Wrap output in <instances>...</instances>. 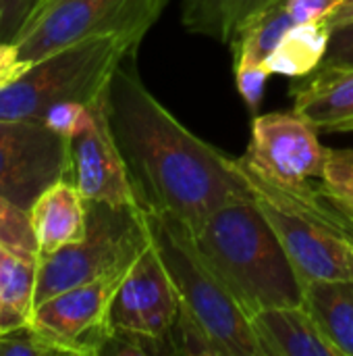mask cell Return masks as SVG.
<instances>
[{
    "mask_svg": "<svg viewBox=\"0 0 353 356\" xmlns=\"http://www.w3.org/2000/svg\"><path fill=\"white\" fill-rule=\"evenodd\" d=\"M277 0H183L181 23L187 31L233 44L239 31Z\"/></svg>",
    "mask_w": 353,
    "mask_h": 356,
    "instance_id": "obj_17",
    "label": "cell"
},
{
    "mask_svg": "<svg viewBox=\"0 0 353 356\" xmlns=\"http://www.w3.org/2000/svg\"><path fill=\"white\" fill-rule=\"evenodd\" d=\"M316 131L295 111L258 115L246 154L277 181L308 184L322 177L329 159V148L320 144Z\"/></svg>",
    "mask_w": 353,
    "mask_h": 356,
    "instance_id": "obj_12",
    "label": "cell"
},
{
    "mask_svg": "<svg viewBox=\"0 0 353 356\" xmlns=\"http://www.w3.org/2000/svg\"><path fill=\"white\" fill-rule=\"evenodd\" d=\"M329 42L331 29L325 19L293 25L264 65L270 75L308 77L322 65Z\"/></svg>",
    "mask_w": 353,
    "mask_h": 356,
    "instance_id": "obj_18",
    "label": "cell"
},
{
    "mask_svg": "<svg viewBox=\"0 0 353 356\" xmlns=\"http://www.w3.org/2000/svg\"><path fill=\"white\" fill-rule=\"evenodd\" d=\"M293 111L320 131H335L353 119V67L318 69L314 77L293 88Z\"/></svg>",
    "mask_w": 353,
    "mask_h": 356,
    "instance_id": "obj_15",
    "label": "cell"
},
{
    "mask_svg": "<svg viewBox=\"0 0 353 356\" xmlns=\"http://www.w3.org/2000/svg\"><path fill=\"white\" fill-rule=\"evenodd\" d=\"M295 25L285 0L273 2L268 8L258 13L235 38L233 67H264L266 58L275 52L285 33Z\"/></svg>",
    "mask_w": 353,
    "mask_h": 356,
    "instance_id": "obj_20",
    "label": "cell"
},
{
    "mask_svg": "<svg viewBox=\"0 0 353 356\" xmlns=\"http://www.w3.org/2000/svg\"><path fill=\"white\" fill-rule=\"evenodd\" d=\"M327 21V25H329V29L333 31L335 27H339V25H345V23H352L353 21V0H341L339 4H337V8L325 19Z\"/></svg>",
    "mask_w": 353,
    "mask_h": 356,
    "instance_id": "obj_30",
    "label": "cell"
},
{
    "mask_svg": "<svg viewBox=\"0 0 353 356\" xmlns=\"http://www.w3.org/2000/svg\"><path fill=\"white\" fill-rule=\"evenodd\" d=\"M64 355L62 348L31 323L0 334V356Z\"/></svg>",
    "mask_w": 353,
    "mask_h": 356,
    "instance_id": "obj_22",
    "label": "cell"
},
{
    "mask_svg": "<svg viewBox=\"0 0 353 356\" xmlns=\"http://www.w3.org/2000/svg\"><path fill=\"white\" fill-rule=\"evenodd\" d=\"M320 181L337 200L353 209V148L352 150L329 148V159Z\"/></svg>",
    "mask_w": 353,
    "mask_h": 356,
    "instance_id": "obj_23",
    "label": "cell"
},
{
    "mask_svg": "<svg viewBox=\"0 0 353 356\" xmlns=\"http://www.w3.org/2000/svg\"><path fill=\"white\" fill-rule=\"evenodd\" d=\"M148 242L150 232L141 209H114L104 202H87L85 238L40 257L33 307L64 290L125 273Z\"/></svg>",
    "mask_w": 353,
    "mask_h": 356,
    "instance_id": "obj_6",
    "label": "cell"
},
{
    "mask_svg": "<svg viewBox=\"0 0 353 356\" xmlns=\"http://www.w3.org/2000/svg\"><path fill=\"white\" fill-rule=\"evenodd\" d=\"M250 321L264 356H341L304 305L260 309Z\"/></svg>",
    "mask_w": 353,
    "mask_h": 356,
    "instance_id": "obj_13",
    "label": "cell"
},
{
    "mask_svg": "<svg viewBox=\"0 0 353 356\" xmlns=\"http://www.w3.org/2000/svg\"><path fill=\"white\" fill-rule=\"evenodd\" d=\"M235 71V81L241 98L246 100L250 111H256L262 102L266 81L270 77L266 65L264 67H233Z\"/></svg>",
    "mask_w": 353,
    "mask_h": 356,
    "instance_id": "obj_27",
    "label": "cell"
},
{
    "mask_svg": "<svg viewBox=\"0 0 353 356\" xmlns=\"http://www.w3.org/2000/svg\"><path fill=\"white\" fill-rule=\"evenodd\" d=\"M335 131H353V119H350V121H345L343 125H339Z\"/></svg>",
    "mask_w": 353,
    "mask_h": 356,
    "instance_id": "obj_32",
    "label": "cell"
},
{
    "mask_svg": "<svg viewBox=\"0 0 353 356\" xmlns=\"http://www.w3.org/2000/svg\"><path fill=\"white\" fill-rule=\"evenodd\" d=\"M125 273L94 280L40 302L33 307L29 323L54 340L64 355H102L112 336V298Z\"/></svg>",
    "mask_w": 353,
    "mask_h": 356,
    "instance_id": "obj_9",
    "label": "cell"
},
{
    "mask_svg": "<svg viewBox=\"0 0 353 356\" xmlns=\"http://www.w3.org/2000/svg\"><path fill=\"white\" fill-rule=\"evenodd\" d=\"M141 40L133 33L89 38L33 63L17 81L0 90V121L44 123V115L54 104H92L123 58L137 52Z\"/></svg>",
    "mask_w": 353,
    "mask_h": 356,
    "instance_id": "obj_5",
    "label": "cell"
},
{
    "mask_svg": "<svg viewBox=\"0 0 353 356\" xmlns=\"http://www.w3.org/2000/svg\"><path fill=\"white\" fill-rule=\"evenodd\" d=\"M352 211H353V209H352Z\"/></svg>",
    "mask_w": 353,
    "mask_h": 356,
    "instance_id": "obj_33",
    "label": "cell"
},
{
    "mask_svg": "<svg viewBox=\"0 0 353 356\" xmlns=\"http://www.w3.org/2000/svg\"><path fill=\"white\" fill-rule=\"evenodd\" d=\"M60 179H69V140L44 123H29L0 140V196L29 211Z\"/></svg>",
    "mask_w": 353,
    "mask_h": 356,
    "instance_id": "obj_11",
    "label": "cell"
},
{
    "mask_svg": "<svg viewBox=\"0 0 353 356\" xmlns=\"http://www.w3.org/2000/svg\"><path fill=\"white\" fill-rule=\"evenodd\" d=\"M353 67V21L331 31L327 56L318 69H352Z\"/></svg>",
    "mask_w": 353,
    "mask_h": 356,
    "instance_id": "obj_26",
    "label": "cell"
},
{
    "mask_svg": "<svg viewBox=\"0 0 353 356\" xmlns=\"http://www.w3.org/2000/svg\"><path fill=\"white\" fill-rule=\"evenodd\" d=\"M302 305L341 356H353V280H310Z\"/></svg>",
    "mask_w": 353,
    "mask_h": 356,
    "instance_id": "obj_16",
    "label": "cell"
},
{
    "mask_svg": "<svg viewBox=\"0 0 353 356\" xmlns=\"http://www.w3.org/2000/svg\"><path fill=\"white\" fill-rule=\"evenodd\" d=\"M27 69H29V65H25L19 58L15 44H2L0 42V90L12 81H17Z\"/></svg>",
    "mask_w": 353,
    "mask_h": 356,
    "instance_id": "obj_29",
    "label": "cell"
},
{
    "mask_svg": "<svg viewBox=\"0 0 353 356\" xmlns=\"http://www.w3.org/2000/svg\"><path fill=\"white\" fill-rule=\"evenodd\" d=\"M341 0H285L287 10L295 25L327 19Z\"/></svg>",
    "mask_w": 353,
    "mask_h": 356,
    "instance_id": "obj_28",
    "label": "cell"
},
{
    "mask_svg": "<svg viewBox=\"0 0 353 356\" xmlns=\"http://www.w3.org/2000/svg\"><path fill=\"white\" fill-rule=\"evenodd\" d=\"M179 311L177 290L150 238L148 246L127 269L112 298V330L137 336L150 346L152 355L164 353L166 348L162 344H171Z\"/></svg>",
    "mask_w": 353,
    "mask_h": 356,
    "instance_id": "obj_8",
    "label": "cell"
},
{
    "mask_svg": "<svg viewBox=\"0 0 353 356\" xmlns=\"http://www.w3.org/2000/svg\"><path fill=\"white\" fill-rule=\"evenodd\" d=\"M40 257L81 242L87 234V202L69 179L48 188L29 209Z\"/></svg>",
    "mask_w": 353,
    "mask_h": 356,
    "instance_id": "obj_14",
    "label": "cell"
},
{
    "mask_svg": "<svg viewBox=\"0 0 353 356\" xmlns=\"http://www.w3.org/2000/svg\"><path fill=\"white\" fill-rule=\"evenodd\" d=\"M154 248L158 250L181 311H185L225 356H264L248 311L202 257L191 229L177 217L141 209Z\"/></svg>",
    "mask_w": 353,
    "mask_h": 356,
    "instance_id": "obj_4",
    "label": "cell"
},
{
    "mask_svg": "<svg viewBox=\"0 0 353 356\" xmlns=\"http://www.w3.org/2000/svg\"><path fill=\"white\" fill-rule=\"evenodd\" d=\"M69 181L77 186L87 202L141 209L108 123L104 92L87 106L79 131L69 138Z\"/></svg>",
    "mask_w": 353,
    "mask_h": 356,
    "instance_id": "obj_10",
    "label": "cell"
},
{
    "mask_svg": "<svg viewBox=\"0 0 353 356\" xmlns=\"http://www.w3.org/2000/svg\"><path fill=\"white\" fill-rule=\"evenodd\" d=\"M231 167L264 213L302 282L353 280V211L325 186L283 184L264 173L248 154Z\"/></svg>",
    "mask_w": 353,
    "mask_h": 356,
    "instance_id": "obj_2",
    "label": "cell"
},
{
    "mask_svg": "<svg viewBox=\"0 0 353 356\" xmlns=\"http://www.w3.org/2000/svg\"><path fill=\"white\" fill-rule=\"evenodd\" d=\"M37 282V263L0 246V330L2 334L29 323L33 313V294Z\"/></svg>",
    "mask_w": 353,
    "mask_h": 356,
    "instance_id": "obj_19",
    "label": "cell"
},
{
    "mask_svg": "<svg viewBox=\"0 0 353 356\" xmlns=\"http://www.w3.org/2000/svg\"><path fill=\"white\" fill-rule=\"evenodd\" d=\"M42 0H0V42L15 44Z\"/></svg>",
    "mask_w": 353,
    "mask_h": 356,
    "instance_id": "obj_24",
    "label": "cell"
},
{
    "mask_svg": "<svg viewBox=\"0 0 353 356\" xmlns=\"http://www.w3.org/2000/svg\"><path fill=\"white\" fill-rule=\"evenodd\" d=\"M29 123H25V121H0V140H4L8 136H15L17 131H21Z\"/></svg>",
    "mask_w": 353,
    "mask_h": 356,
    "instance_id": "obj_31",
    "label": "cell"
},
{
    "mask_svg": "<svg viewBox=\"0 0 353 356\" xmlns=\"http://www.w3.org/2000/svg\"><path fill=\"white\" fill-rule=\"evenodd\" d=\"M166 0H42L19 33L15 48L33 65L81 40L133 33L146 35Z\"/></svg>",
    "mask_w": 353,
    "mask_h": 356,
    "instance_id": "obj_7",
    "label": "cell"
},
{
    "mask_svg": "<svg viewBox=\"0 0 353 356\" xmlns=\"http://www.w3.org/2000/svg\"><path fill=\"white\" fill-rule=\"evenodd\" d=\"M193 240L248 315L302 305L304 282L248 190L212 211Z\"/></svg>",
    "mask_w": 353,
    "mask_h": 356,
    "instance_id": "obj_3",
    "label": "cell"
},
{
    "mask_svg": "<svg viewBox=\"0 0 353 356\" xmlns=\"http://www.w3.org/2000/svg\"><path fill=\"white\" fill-rule=\"evenodd\" d=\"M0 246L25 261H40V244L33 232L29 211L0 196Z\"/></svg>",
    "mask_w": 353,
    "mask_h": 356,
    "instance_id": "obj_21",
    "label": "cell"
},
{
    "mask_svg": "<svg viewBox=\"0 0 353 356\" xmlns=\"http://www.w3.org/2000/svg\"><path fill=\"white\" fill-rule=\"evenodd\" d=\"M87 106L89 104H81V102H60V104H54L44 115V125L69 140L83 125V121L87 117Z\"/></svg>",
    "mask_w": 353,
    "mask_h": 356,
    "instance_id": "obj_25",
    "label": "cell"
},
{
    "mask_svg": "<svg viewBox=\"0 0 353 356\" xmlns=\"http://www.w3.org/2000/svg\"><path fill=\"white\" fill-rule=\"evenodd\" d=\"M104 104L141 209L169 213L196 234L212 211L246 192L231 156L191 134L144 86L135 52L112 73Z\"/></svg>",
    "mask_w": 353,
    "mask_h": 356,
    "instance_id": "obj_1",
    "label": "cell"
}]
</instances>
